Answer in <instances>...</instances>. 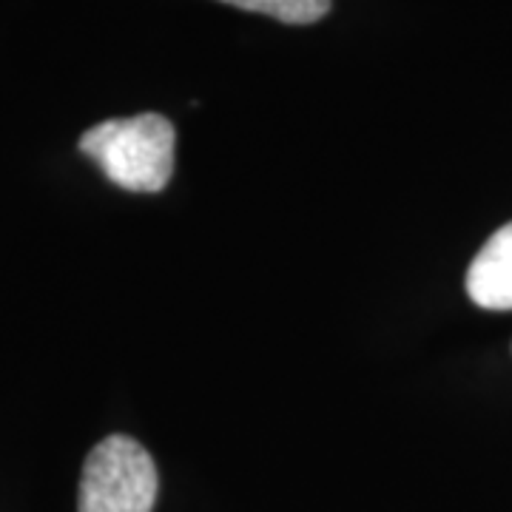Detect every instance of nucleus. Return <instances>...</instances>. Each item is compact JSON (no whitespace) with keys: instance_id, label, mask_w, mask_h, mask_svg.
Wrapping results in <instances>:
<instances>
[{"instance_id":"f257e3e1","label":"nucleus","mask_w":512,"mask_h":512,"mask_svg":"<svg viewBox=\"0 0 512 512\" xmlns=\"http://www.w3.org/2000/svg\"><path fill=\"white\" fill-rule=\"evenodd\" d=\"M177 131L163 114H137L123 120H106L80 137V151L97 163L111 183L157 194L174 174Z\"/></svg>"},{"instance_id":"f03ea898","label":"nucleus","mask_w":512,"mask_h":512,"mask_svg":"<svg viewBox=\"0 0 512 512\" xmlns=\"http://www.w3.org/2000/svg\"><path fill=\"white\" fill-rule=\"evenodd\" d=\"M160 493L157 464L143 444L109 436L94 447L80 476V512H151Z\"/></svg>"},{"instance_id":"7ed1b4c3","label":"nucleus","mask_w":512,"mask_h":512,"mask_svg":"<svg viewBox=\"0 0 512 512\" xmlns=\"http://www.w3.org/2000/svg\"><path fill=\"white\" fill-rule=\"evenodd\" d=\"M467 293L478 308L512 311V222L498 228L470 262Z\"/></svg>"},{"instance_id":"20e7f679","label":"nucleus","mask_w":512,"mask_h":512,"mask_svg":"<svg viewBox=\"0 0 512 512\" xmlns=\"http://www.w3.org/2000/svg\"><path fill=\"white\" fill-rule=\"evenodd\" d=\"M222 3H231L245 12L271 15V18L293 23V26L316 23L330 12V0H222Z\"/></svg>"}]
</instances>
